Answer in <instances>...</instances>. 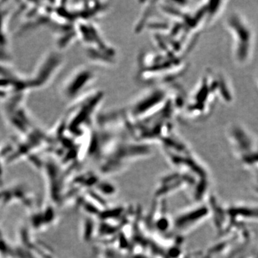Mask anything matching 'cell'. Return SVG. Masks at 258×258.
<instances>
[{
  "instance_id": "1",
  "label": "cell",
  "mask_w": 258,
  "mask_h": 258,
  "mask_svg": "<svg viewBox=\"0 0 258 258\" xmlns=\"http://www.w3.org/2000/svg\"><path fill=\"white\" fill-rule=\"evenodd\" d=\"M226 28L232 40V55L236 63L244 66L249 62L253 54L254 32L247 19L238 13L229 15Z\"/></svg>"
}]
</instances>
